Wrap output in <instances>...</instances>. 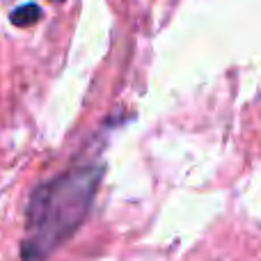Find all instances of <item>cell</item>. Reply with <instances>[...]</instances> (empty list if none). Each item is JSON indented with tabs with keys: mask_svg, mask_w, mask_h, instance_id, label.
Returning a JSON list of instances; mask_svg holds the SVG:
<instances>
[{
	"mask_svg": "<svg viewBox=\"0 0 261 261\" xmlns=\"http://www.w3.org/2000/svg\"><path fill=\"white\" fill-rule=\"evenodd\" d=\"M101 167L69 170L37 186L28 204L21 261H46L83 225L94 202Z\"/></svg>",
	"mask_w": 261,
	"mask_h": 261,
	"instance_id": "1",
	"label": "cell"
},
{
	"mask_svg": "<svg viewBox=\"0 0 261 261\" xmlns=\"http://www.w3.org/2000/svg\"><path fill=\"white\" fill-rule=\"evenodd\" d=\"M39 16H41V9L37 7L35 3H25V5H21V7H16L12 12V23L14 25L28 28L35 21H39Z\"/></svg>",
	"mask_w": 261,
	"mask_h": 261,
	"instance_id": "2",
	"label": "cell"
}]
</instances>
